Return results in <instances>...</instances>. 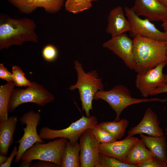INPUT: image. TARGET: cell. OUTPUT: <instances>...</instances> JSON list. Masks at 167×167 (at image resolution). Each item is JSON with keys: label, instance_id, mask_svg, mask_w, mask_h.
Returning <instances> with one entry per match:
<instances>
[{"label": "cell", "instance_id": "cell-1", "mask_svg": "<svg viewBox=\"0 0 167 167\" xmlns=\"http://www.w3.org/2000/svg\"><path fill=\"white\" fill-rule=\"evenodd\" d=\"M36 24L27 18L12 19L6 14H0V50L13 45H21L26 42L36 43Z\"/></svg>", "mask_w": 167, "mask_h": 167}, {"label": "cell", "instance_id": "cell-2", "mask_svg": "<svg viewBox=\"0 0 167 167\" xmlns=\"http://www.w3.org/2000/svg\"><path fill=\"white\" fill-rule=\"evenodd\" d=\"M135 60L134 71L141 73L152 69L165 62V41L136 36L133 37Z\"/></svg>", "mask_w": 167, "mask_h": 167}, {"label": "cell", "instance_id": "cell-3", "mask_svg": "<svg viewBox=\"0 0 167 167\" xmlns=\"http://www.w3.org/2000/svg\"><path fill=\"white\" fill-rule=\"evenodd\" d=\"M74 64L77 72V79L76 83L71 85L69 89L71 91L76 89L78 90L82 110L85 111L86 117H89L90 111L92 109V103L95 94L104 89L102 79L99 78L95 70L85 72L79 61L75 60Z\"/></svg>", "mask_w": 167, "mask_h": 167}, {"label": "cell", "instance_id": "cell-4", "mask_svg": "<svg viewBox=\"0 0 167 167\" xmlns=\"http://www.w3.org/2000/svg\"><path fill=\"white\" fill-rule=\"evenodd\" d=\"M94 99H101L106 102L115 112L116 117L114 121L120 120L122 112L130 105L141 103L159 101L164 103L167 101V98H136L132 97L129 90L123 85L115 86L108 91L103 90L97 92L94 95Z\"/></svg>", "mask_w": 167, "mask_h": 167}, {"label": "cell", "instance_id": "cell-5", "mask_svg": "<svg viewBox=\"0 0 167 167\" xmlns=\"http://www.w3.org/2000/svg\"><path fill=\"white\" fill-rule=\"evenodd\" d=\"M54 100L53 94L43 85L33 81L32 84L25 89H14L10 96L8 111L13 112L20 105L32 103L41 106L53 102Z\"/></svg>", "mask_w": 167, "mask_h": 167}, {"label": "cell", "instance_id": "cell-6", "mask_svg": "<svg viewBox=\"0 0 167 167\" xmlns=\"http://www.w3.org/2000/svg\"><path fill=\"white\" fill-rule=\"evenodd\" d=\"M67 140L66 138H60L46 143H36L24 152L20 160L30 163L36 160L49 161L60 167L62 152Z\"/></svg>", "mask_w": 167, "mask_h": 167}, {"label": "cell", "instance_id": "cell-7", "mask_svg": "<svg viewBox=\"0 0 167 167\" xmlns=\"http://www.w3.org/2000/svg\"><path fill=\"white\" fill-rule=\"evenodd\" d=\"M97 124L98 120L95 116L87 117L83 116L64 129L57 130L47 126L43 127L40 129L39 135L42 139L64 138L71 143H73L78 141L80 136L86 130L92 128Z\"/></svg>", "mask_w": 167, "mask_h": 167}, {"label": "cell", "instance_id": "cell-8", "mask_svg": "<svg viewBox=\"0 0 167 167\" xmlns=\"http://www.w3.org/2000/svg\"><path fill=\"white\" fill-rule=\"evenodd\" d=\"M41 118L40 113L33 110L24 113L19 118L21 124L25 125L26 126L23 128L24 133L23 136L16 142L19 143V145L14 160L15 163H18L24 152L35 143L44 142L37 131V127L40 124Z\"/></svg>", "mask_w": 167, "mask_h": 167}, {"label": "cell", "instance_id": "cell-9", "mask_svg": "<svg viewBox=\"0 0 167 167\" xmlns=\"http://www.w3.org/2000/svg\"><path fill=\"white\" fill-rule=\"evenodd\" d=\"M165 66L163 62L152 69L137 74L135 86L143 97L147 98L156 88L167 83V75L163 72Z\"/></svg>", "mask_w": 167, "mask_h": 167}, {"label": "cell", "instance_id": "cell-10", "mask_svg": "<svg viewBox=\"0 0 167 167\" xmlns=\"http://www.w3.org/2000/svg\"><path fill=\"white\" fill-rule=\"evenodd\" d=\"M124 11L131 26L130 32L132 37L140 36L160 41H167V34L158 30L148 19H141L126 6Z\"/></svg>", "mask_w": 167, "mask_h": 167}, {"label": "cell", "instance_id": "cell-11", "mask_svg": "<svg viewBox=\"0 0 167 167\" xmlns=\"http://www.w3.org/2000/svg\"><path fill=\"white\" fill-rule=\"evenodd\" d=\"M80 167H97L99 162L100 143L91 129L86 130L79 139Z\"/></svg>", "mask_w": 167, "mask_h": 167}, {"label": "cell", "instance_id": "cell-12", "mask_svg": "<svg viewBox=\"0 0 167 167\" xmlns=\"http://www.w3.org/2000/svg\"><path fill=\"white\" fill-rule=\"evenodd\" d=\"M103 47L111 50L121 58L129 69L134 70L135 60L133 40L125 33L104 43Z\"/></svg>", "mask_w": 167, "mask_h": 167}, {"label": "cell", "instance_id": "cell-13", "mask_svg": "<svg viewBox=\"0 0 167 167\" xmlns=\"http://www.w3.org/2000/svg\"><path fill=\"white\" fill-rule=\"evenodd\" d=\"M130 9L138 16L151 21L167 22V8L158 0H135Z\"/></svg>", "mask_w": 167, "mask_h": 167}, {"label": "cell", "instance_id": "cell-14", "mask_svg": "<svg viewBox=\"0 0 167 167\" xmlns=\"http://www.w3.org/2000/svg\"><path fill=\"white\" fill-rule=\"evenodd\" d=\"M22 14H30L37 8H43L48 13H56L64 5L65 0H8Z\"/></svg>", "mask_w": 167, "mask_h": 167}, {"label": "cell", "instance_id": "cell-15", "mask_svg": "<svg viewBox=\"0 0 167 167\" xmlns=\"http://www.w3.org/2000/svg\"><path fill=\"white\" fill-rule=\"evenodd\" d=\"M160 124L157 115L151 108L148 107L146 110L140 122L128 130L127 136H132L141 134H146L152 136L164 135V132Z\"/></svg>", "mask_w": 167, "mask_h": 167}, {"label": "cell", "instance_id": "cell-16", "mask_svg": "<svg viewBox=\"0 0 167 167\" xmlns=\"http://www.w3.org/2000/svg\"><path fill=\"white\" fill-rule=\"evenodd\" d=\"M138 139L134 136H127L124 139L120 141L100 143L99 152L108 156L113 157L125 163L128 151Z\"/></svg>", "mask_w": 167, "mask_h": 167}, {"label": "cell", "instance_id": "cell-17", "mask_svg": "<svg viewBox=\"0 0 167 167\" xmlns=\"http://www.w3.org/2000/svg\"><path fill=\"white\" fill-rule=\"evenodd\" d=\"M107 19L106 31L111 35L112 38L131 31L130 23L126 19L122 8L121 6H118L112 9L109 12Z\"/></svg>", "mask_w": 167, "mask_h": 167}, {"label": "cell", "instance_id": "cell-18", "mask_svg": "<svg viewBox=\"0 0 167 167\" xmlns=\"http://www.w3.org/2000/svg\"><path fill=\"white\" fill-rule=\"evenodd\" d=\"M18 121V117L13 116L0 122V154L6 156L13 141V135Z\"/></svg>", "mask_w": 167, "mask_h": 167}, {"label": "cell", "instance_id": "cell-19", "mask_svg": "<svg viewBox=\"0 0 167 167\" xmlns=\"http://www.w3.org/2000/svg\"><path fill=\"white\" fill-rule=\"evenodd\" d=\"M155 158L153 154L146 147L142 140L138 139L130 148L125 163L138 166L140 164Z\"/></svg>", "mask_w": 167, "mask_h": 167}, {"label": "cell", "instance_id": "cell-20", "mask_svg": "<svg viewBox=\"0 0 167 167\" xmlns=\"http://www.w3.org/2000/svg\"><path fill=\"white\" fill-rule=\"evenodd\" d=\"M139 135L146 147L153 154L155 157L166 162L167 143L164 135L158 136H146L143 134Z\"/></svg>", "mask_w": 167, "mask_h": 167}, {"label": "cell", "instance_id": "cell-21", "mask_svg": "<svg viewBox=\"0 0 167 167\" xmlns=\"http://www.w3.org/2000/svg\"><path fill=\"white\" fill-rule=\"evenodd\" d=\"M80 147L78 141L71 143L68 140L63 149L60 167H79Z\"/></svg>", "mask_w": 167, "mask_h": 167}, {"label": "cell", "instance_id": "cell-22", "mask_svg": "<svg viewBox=\"0 0 167 167\" xmlns=\"http://www.w3.org/2000/svg\"><path fill=\"white\" fill-rule=\"evenodd\" d=\"M15 86L14 82L11 81L0 87V122L6 120L9 117L8 106Z\"/></svg>", "mask_w": 167, "mask_h": 167}, {"label": "cell", "instance_id": "cell-23", "mask_svg": "<svg viewBox=\"0 0 167 167\" xmlns=\"http://www.w3.org/2000/svg\"><path fill=\"white\" fill-rule=\"evenodd\" d=\"M129 123L127 120L122 119L118 121L103 122L98 125L117 140L121 139L123 136Z\"/></svg>", "mask_w": 167, "mask_h": 167}, {"label": "cell", "instance_id": "cell-24", "mask_svg": "<svg viewBox=\"0 0 167 167\" xmlns=\"http://www.w3.org/2000/svg\"><path fill=\"white\" fill-rule=\"evenodd\" d=\"M64 6L67 11L76 14L90 9L92 5L91 0H66Z\"/></svg>", "mask_w": 167, "mask_h": 167}, {"label": "cell", "instance_id": "cell-25", "mask_svg": "<svg viewBox=\"0 0 167 167\" xmlns=\"http://www.w3.org/2000/svg\"><path fill=\"white\" fill-rule=\"evenodd\" d=\"M98 157L99 162L97 167H138L137 165L122 162L115 158L100 152Z\"/></svg>", "mask_w": 167, "mask_h": 167}, {"label": "cell", "instance_id": "cell-26", "mask_svg": "<svg viewBox=\"0 0 167 167\" xmlns=\"http://www.w3.org/2000/svg\"><path fill=\"white\" fill-rule=\"evenodd\" d=\"M13 82L15 86L28 87L32 85L33 81L28 79L21 68L19 66L13 65L12 67Z\"/></svg>", "mask_w": 167, "mask_h": 167}, {"label": "cell", "instance_id": "cell-27", "mask_svg": "<svg viewBox=\"0 0 167 167\" xmlns=\"http://www.w3.org/2000/svg\"><path fill=\"white\" fill-rule=\"evenodd\" d=\"M91 130L100 143H109L117 140L109 132L101 128L98 124L91 129Z\"/></svg>", "mask_w": 167, "mask_h": 167}, {"label": "cell", "instance_id": "cell-28", "mask_svg": "<svg viewBox=\"0 0 167 167\" xmlns=\"http://www.w3.org/2000/svg\"><path fill=\"white\" fill-rule=\"evenodd\" d=\"M58 51L56 47L52 44H48L43 48L42 52L43 58L46 61L52 62L58 56Z\"/></svg>", "mask_w": 167, "mask_h": 167}, {"label": "cell", "instance_id": "cell-29", "mask_svg": "<svg viewBox=\"0 0 167 167\" xmlns=\"http://www.w3.org/2000/svg\"><path fill=\"white\" fill-rule=\"evenodd\" d=\"M138 167H167V163L155 157L139 165Z\"/></svg>", "mask_w": 167, "mask_h": 167}, {"label": "cell", "instance_id": "cell-30", "mask_svg": "<svg viewBox=\"0 0 167 167\" xmlns=\"http://www.w3.org/2000/svg\"><path fill=\"white\" fill-rule=\"evenodd\" d=\"M0 78L7 82L13 81L12 73L9 71L2 63L0 64Z\"/></svg>", "mask_w": 167, "mask_h": 167}, {"label": "cell", "instance_id": "cell-31", "mask_svg": "<svg viewBox=\"0 0 167 167\" xmlns=\"http://www.w3.org/2000/svg\"><path fill=\"white\" fill-rule=\"evenodd\" d=\"M31 167H59L58 165L53 162L49 161L39 160L35 163L31 164Z\"/></svg>", "mask_w": 167, "mask_h": 167}, {"label": "cell", "instance_id": "cell-32", "mask_svg": "<svg viewBox=\"0 0 167 167\" xmlns=\"http://www.w3.org/2000/svg\"><path fill=\"white\" fill-rule=\"evenodd\" d=\"M18 150L17 147L16 146H15L7 161L5 163L0 165V167H10L13 158L17 155Z\"/></svg>", "mask_w": 167, "mask_h": 167}, {"label": "cell", "instance_id": "cell-33", "mask_svg": "<svg viewBox=\"0 0 167 167\" xmlns=\"http://www.w3.org/2000/svg\"><path fill=\"white\" fill-rule=\"evenodd\" d=\"M167 92V83L156 88L151 93V96L157 95Z\"/></svg>", "mask_w": 167, "mask_h": 167}, {"label": "cell", "instance_id": "cell-34", "mask_svg": "<svg viewBox=\"0 0 167 167\" xmlns=\"http://www.w3.org/2000/svg\"><path fill=\"white\" fill-rule=\"evenodd\" d=\"M22 161L19 165V167H28L30 166L31 163L25 161Z\"/></svg>", "mask_w": 167, "mask_h": 167}, {"label": "cell", "instance_id": "cell-35", "mask_svg": "<svg viewBox=\"0 0 167 167\" xmlns=\"http://www.w3.org/2000/svg\"><path fill=\"white\" fill-rule=\"evenodd\" d=\"M8 157L0 154V165L5 163L7 161Z\"/></svg>", "mask_w": 167, "mask_h": 167}, {"label": "cell", "instance_id": "cell-36", "mask_svg": "<svg viewBox=\"0 0 167 167\" xmlns=\"http://www.w3.org/2000/svg\"><path fill=\"white\" fill-rule=\"evenodd\" d=\"M161 26L164 29V32L167 34V22L162 23Z\"/></svg>", "mask_w": 167, "mask_h": 167}, {"label": "cell", "instance_id": "cell-37", "mask_svg": "<svg viewBox=\"0 0 167 167\" xmlns=\"http://www.w3.org/2000/svg\"><path fill=\"white\" fill-rule=\"evenodd\" d=\"M167 8V0H158Z\"/></svg>", "mask_w": 167, "mask_h": 167}, {"label": "cell", "instance_id": "cell-38", "mask_svg": "<svg viewBox=\"0 0 167 167\" xmlns=\"http://www.w3.org/2000/svg\"><path fill=\"white\" fill-rule=\"evenodd\" d=\"M166 47V56L165 62L166 64V66H167V41H165Z\"/></svg>", "mask_w": 167, "mask_h": 167}, {"label": "cell", "instance_id": "cell-39", "mask_svg": "<svg viewBox=\"0 0 167 167\" xmlns=\"http://www.w3.org/2000/svg\"><path fill=\"white\" fill-rule=\"evenodd\" d=\"M165 134L167 137V126L165 128ZM166 163L167 164V161H166Z\"/></svg>", "mask_w": 167, "mask_h": 167}, {"label": "cell", "instance_id": "cell-40", "mask_svg": "<svg viewBox=\"0 0 167 167\" xmlns=\"http://www.w3.org/2000/svg\"><path fill=\"white\" fill-rule=\"evenodd\" d=\"M98 0H91V2H95L98 1Z\"/></svg>", "mask_w": 167, "mask_h": 167}]
</instances>
